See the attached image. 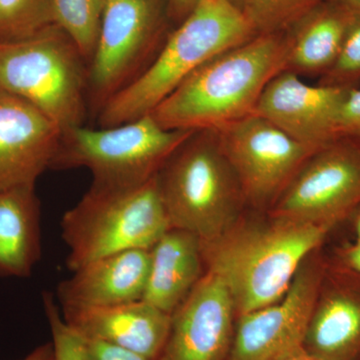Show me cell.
I'll return each instance as SVG.
<instances>
[{
    "label": "cell",
    "mask_w": 360,
    "mask_h": 360,
    "mask_svg": "<svg viewBox=\"0 0 360 360\" xmlns=\"http://www.w3.org/2000/svg\"><path fill=\"white\" fill-rule=\"evenodd\" d=\"M323 0H243L240 9L257 34L290 28Z\"/></svg>",
    "instance_id": "obj_23"
},
{
    "label": "cell",
    "mask_w": 360,
    "mask_h": 360,
    "mask_svg": "<svg viewBox=\"0 0 360 360\" xmlns=\"http://www.w3.org/2000/svg\"><path fill=\"white\" fill-rule=\"evenodd\" d=\"M53 25L52 0H0V44L30 39Z\"/></svg>",
    "instance_id": "obj_22"
},
{
    "label": "cell",
    "mask_w": 360,
    "mask_h": 360,
    "mask_svg": "<svg viewBox=\"0 0 360 360\" xmlns=\"http://www.w3.org/2000/svg\"><path fill=\"white\" fill-rule=\"evenodd\" d=\"M42 300L51 331L54 360H87L84 338L66 323L53 295L44 292Z\"/></svg>",
    "instance_id": "obj_25"
},
{
    "label": "cell",
    "mask_w": 360,
    "mask_h": 360,
    "mask_svg": "<svg viewBox=\"0 0 360 360\" xmlns=\"http://www.w3.org/2000/svg\"><path fill=\"white\" fill-rule=\"evenodd\" d=\"M236 314L224 283L206 271L172 314V324L158 360H229Z\"/></svg>",
    "instance_id": "obj_13"
},
{
    "label": "cell",
    "mask_w": 360,
    "mask_h": 360,
    "mask_svg": "<svg viewBox=\"0 0 360 360\" xmlns=\"http://www.w3.org/2000/svg\"><path fill=\"white\" fill-rule=\"evenodd\" d=\"M348 90L309 84L300 75L283 70L265 86L253 113L319 150L340 137V111Z\"/></svg>",
    "instance_id": "obj_12"
},
{
    "label": "cell",
    "mask_w": 360,
    "mask_h": 360,
    "mask_svg": "<svg viewBox=\"0 0 360 360\" xmlns=\"http://www.w3.org/2000/svg\"><path fill=\"white\" fill-rule=\"evenodd\" d=\"M60 227L70 271L122 251L150 250L170 229L156 176L135 186L92 184Z\"/></svg>",
    "instance_id": "obj_4"
},
{
    "label": "cell",
    "mask_w": 360,
    "mask_h": 360,
    "mask_svg": "<svg viewBox=\"0 0 360 360\" xmlns=\"http://www.w3.org/2000/svg\"><path fill=\"white\" fill-rule=\"evenodd\" d=\"M61 134L32 104L0 91V191L35 186L51 167Z\"/></svg>",
    "instance_id": "obj_14"
},
{
    "label": "cell",
    "mask_w": 360,
    "mask_h": 360,
    "mask_svg": "<svg viewBox=\"0 0 360 360\" xmlns=\"http://www.w3.org/2000/svg\"><path fill=\"white\" fill-rule=\"evenodd\" d=\"M156 179L170 229L210 240L238 221L245 196L215 130L194 131Z\"/></svg>",
    "instance_id": "obj_5"
},
{
    "label": "cell",
    "mask_w": 360,
    "mask_h": 360,
    "mask_svg": "<svg viewBox=\"0 0 360 360\" xmlns=\"http://www.w3.org/2000/svg\"><path fill=\"white\" fill-rule=\"evenodd\" d=\"M202 0H170L172 11L177 15H188Z\"/></svg>",
    "instance_id": "obj_30"
},
{
    "label": "cell",
    "mask_w": 360,
    "mask_h": 360,
    "mask_svg": "<svg viewBox=\"0 0 360 360\" xmlns=\"http://www.w3.org/2000/svg\"><path fill=\"white\" fill-rule=\"evenodd\" d=\"M354 217V229L356 233V241L360 243V206L357 208L356 212L352 215Z\"/></svg>",
    "instance_id": "obj_33"
},
{
    "label": "cell",
    "mask_w": 360,
    "mask_h": 360,
    "mask_svg": "<svg viewBox=\"0 0 360 360\" xmlns=\"http://www.w3.org/2000/svg\"><path fill=\"white\" fill-rule=\"evenodd\" d=\"M106 0H52L54 23L75 42L87 65L96 49Z\"/></svg>",
    "instance_id": "obj_21"
},
{
    "label": "cell",
    "mask_w": 360,
    "mask_h": 360,
    "mask_svg": "<svg viewBox=\"0 0 360 360\" xmlns=\"http://www.w3.org/2000/svg\"><path fill=\"white\" fill-rule=\"evenodd\" d=\"M284 70V37L257 34L210 59L150 113L167 129L217 130L252 115L265 86Z\"/></svg>",
    "instance_id": "obj_2"
},
{
    "label": "cell",
    "mask_w": 360,
    "mask_h": 360,
    "mask_svg": "<svg viewBox=\"0 0 360 360\" xmlns=\"http://www.w3.org/2000/svg\"><path fill=\"white\" fill-rule=\"evenodd\" d=\"M215 132L243 196L255 205L276 200L305 161L319 151L255 113Z\"/></svg>",
    "instance_id": "obj_10"
},
{
    "label": "cell",
    "mask_w": 360,
    "mask_h": 360,
    "mask_svg": "<svg viewBox=\"0 0 360 360\" xmlns=\"http://www.w3.org/2000/svg\"><path fill=\"white\" fill-rule=\"evenodd\" d=\"M319 84L352 89L360 84V16L348 25L335 63L321 77Z\"/></svg>",
    "instance_id": "obj_24"
},
{
    "label": "cell",
    "mask_w": 360,
    "mask_h": 360,
    "mask_svg": "<svg viewBox=\"0 0 360 360\" xmlns=\"http://www.w3.org/2000/svg\"><path fill=\"white\" fill-rule=\"evenodd\" d=\"M355 14L333 0H323L291 26L285 41V70L321 77L335 63Z\"/></svg>",
    "instance_id": "obj_19"
},
{
    "label": "cell",
    "mask_w": 360,
    "mask_h": 360,
    "mask_svg": "<svg viewBox=\"0 0 360 360\" xmlns=\"http://www.w3.org/2000/svg\"><path fill=\"white\" fill-rule=\"evenodd\" d=\"M40 219L35 186L0 191V276H32L41 257Z\"/></svg>",
    "instance_id": "obj_20"
},
{
    "label": "cell",
    "mask_w": 360,
    "mask_h": 360,
    "mask_svg": "<svg viewBox=\"0 0 360 360\" xmlns=\"http://www.w3.org/2000/svg\"><path fill=\"white\" fill-rule=\"evenodd\" d=\"M231 1L232 2V4H234V6H236L239 7V8H240V4H241V1H243V0H231Z\"/></svg>",
    "instance_id": "obj_34"
},
{
    "label": "cell",
    "mask_w": 360,
    "mask_h": 360,
    "mask_svg": "<svg viewBox=\"0 0 360 360\" xmlns=\"http://www.w3.org/2000/svg\"><path fill=\"white\" fill-rule=\"evenodd\" d=\"M340 137L352 139L360 146V87L348 90L340 116Z\"/></svg>",
    "instance_id": "obj_26"
},
{
    "label": "cell",
    "mask_w": 360,
    "mask_h": 360,
    "mask_svg": "<svg viewBox=\"0 0 360 360\" xmlns=\"http://www.w3.org/2000/svg\"><path fill=\"white\" fill-rule=\"evenodd\" d=\"M200 239L168 229L149 250L148 283L142 300L172 315L203 276Z\"/></svg>",
    "instance_id": "obj_18"
},
{
    "label": "cell",
    "mask_w": 360,
    "mask_h": 360,
    "mask_svg": "<svg viewBox=\"0 0 360 360\" xmlns=\"http://www.w3.org/2000/svg\"><path fill=\"white\" fill-rule=\"evenodd\" d=\"M345 7L350 13L360 16V0H333Z\"/></svg>",
    "instance_id": "obj_31"
},
{
    "label": "cell",
    "mask_w": 360,
    "mask_h": 360,
    "mask_svg": "<svg viewBox=\"0 0 360 360\" xmlns=\"http://www.w3.org/2000/svg\"><path fill=\"white\" fill-rule=\"evenodd\" d=\"M87 360H150L125 348L98 340H84Z\"/></svg>",
    "instance_id": "obj_27"
},
{
    "label": "cell",
    "mask_w": 360,
    "mask_h": 360,
    "mask_svg": "<svg viewBox=\"0 0 360 360\" xmlns=\"http://www.w3.org/2000/svg\"><path fill=\"white\" fill-rule=\"evenodd\" d=\"M285 360H319V359H314V356H311V355H310L309 354H307V352H305L304 348H303V349L300 350V352H298L297 354L292 355V356H290V359H288Z\"/></svg>",
    "instance_id": "obj_32"
},
{
    "label": "cell",
    "mask_w": 360,
    "mask_h": 360,
    "mask_svg": "<svg viewBox=\"0 0 360 360\" xmlns=\"http://www.w3.org/2000/svg\"><path fill=\"white\" fill-rule=\"evenodd\" d=\"M333 229L276 219L264 224H236L217 238L200 240L206 271L226 286L236 314L278 302L296 272Z\"/></svg>",
    "instance_id": "obj_1"
},
{
    "label": "cell",
    "mask_w": 360,
    "mask_h": 360,
    "mask_svg": "<svg viewBox=\"0 0 360 360\" xmlns=\"http://www.w3.org/2000/svg\"><path fill=\"white\" fill-rule=\"evenodd\" d=\"M149 250L122 251L89 262L58 284L61 307H110L142 300Z\"/></svg>",
    "instance_id": "obj_17"
},
{
    "label": "cell",
    "mask_w": 360,
    "mask_h": 360,
    "mask_svg": "<svg viewBox=\"0 0 360 360\" xmlns=\"http://www.w3.org/2000/svg\"><path fill=\"white\" fill-rule=\"evenodd\" d=\"M360 206V146L340 137L310 156L276 198L272 217L335 229Z\"/></svg>",
    "instance_id": "obj_9"
},
{
    "label": "cell",
    "mask_w": 360,
    "mask_h": 360,
    "mask_svg": "<svg viewBox=\"0 0 360 360\" xmlns=\"http://www.w3.org/2000/svg\"><path fill=\"white\" fill-rule=\"evenodd\" d=\"M20 360H54L53 345L52 342L39 345Z\"/></svg>",
    "instance_id": "obj_29"
},
{
    "label": "cell",
    "mask_w": 360,
    "mask_h": 360,
    "mask_svg": "<svg viewBox=\"0 0 360 360\" xmlns=\"http://www.w3.org/2000/svg\"><path fill=\"white\" fill-rule=\"evenodd\" d=\"M326 269L311 253L281 300L239 315L229 360H285L303 349Z\"/></svg>",
    "instance_id": "obj_11"
},
{
    "label": "cell",
    "mask_w": 360,
    "mask_h": 360,
    "mask_svg": "<svg viewBox=\"0 0 360 360\" xmlns=\"http://www.w3.org/2000/svg\"><path fill=\"white\" fill-rule=\"evenodd\" d=\"M303 348L319 360H360V274L326 269Z\"/></svg>",
    "instance_id": "obj_15"
},
{
    "label": "cell",
    "mask_w": 360,
    "mask_h": 360,
    "mask_svg": "<svg viewBox=\"0 0 360 360\" xmlns=\"http://www.w3.org/2000/svg\"><path fill=\"white\" fill-rule=\"evenodd\" d=\"M63 319L84 340H98L158 360L172 315L144 300L110 307H61Z\"/></svg>",
    "instance_id": "obj_16"
},
{
    "label": "cell",
    "mask_w": 360,
    "mask_h": 360,
    "mask_svg": "<svg viewBox=\"0 0 360 360\" xmlns=\"http://www.w3.org/2000/svg\"><path fill=\"white\" fill-rule=\"evenodd\" d=\"M87 68L56 25L30 39L0 44V91L32 104L63 131L84 125L86 118Z\"/></svg>",
    "instance_id": "obj_6"
},
{
    "label": "cell",
    "mask_w": 360,
    "mask_h": 360,
    "mask_svg": "<svg viewBox=\"0 0 360 360\" xmlns=\"http://www.w3.org/2000/svg\"><path fill=\"white\" fill-rule=\"evenodd\" d=\"M338 262L360 274V243H348L338 250Z\"/></svg>",
    "instance_id": "obj_28"
},
{
    "label": "cell",
    "mask_w": 360,
    "mask_h": 360,
    "mask_svg": "<svg viewBox=\"0 0 360 360\" xmlns=\"http://www.w3.org/2000/svg\"><path fill=\"white\" fill-rule=\"evenodd\" d=\"M231 0H202L132 84L97 115L99 127H112L149 115L187 77L210 59L257 37Z\"/></svg>",
    "instance_id": "obj_3"
},
{
    "label": "cell",
    "mask_w": 360,
    "mask_h": 360,
    "mask_svg": "<svg viewBox=\"0 0 360 360\" xmlns=\"http://www.w3.org/2000/svg\"><path fill=\"white\" fill-rule=\"evenodd\" d=\"M160 20V0H106L87 68V103L96 115L155 58Z\"/></svg>",
    "instance_id": "obj_8"
},
{
    "label": "cell",
    "mask_w": 360,
    "mask_h": 360,
    "mask_svg": "<svg viewBox=\"0 0 360 360\" xmlns=\"http://www.w3.org/2000/svg\"><path fill=\"white\" fill-rule=\"evenodd\" d=\"M193 132L165 129L151 113L112 127L80 125L63 130L51 168H86L98 186H139L156 176Z\"/></svg>",
    "instance_id": "obj_7"
}]
</instances>
